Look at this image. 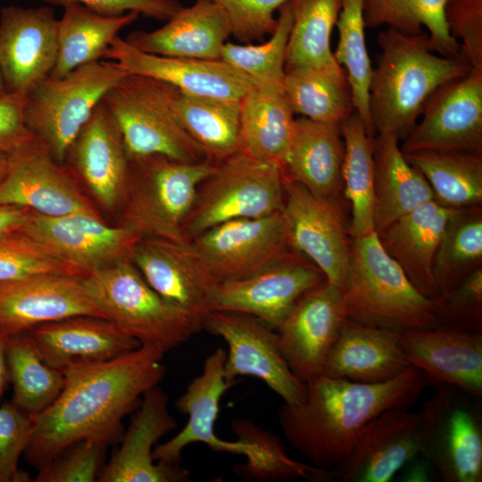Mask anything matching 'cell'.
Segmentation results:
<instances>
[{"label": "cell", "mask_w": 482, "mask_h": 482, "mask_svg": "<svg viewBox=\"0 0 482 482\" xmlns=\"http://www.w3.org/2000/svg\"><path fill=\"white\" fill-rule=\"evenodd\" d=\"M478 399L441 385L420 411V454L444 482L482 481V411Z\"/></svg>", "instance_id": "cell-11"}, {"label": "cell", "mask_w": 482, "mask_h": 482, "mask_svg": "<svg viewBox=\"0 0 482 482\" xmlns=\"http://www.w3.org/2000/svg\"><path fill=\"white\" fill-rule=\"evenodd\" d=\"M325 280L314 264L290 250L247 277L218 283L210 311L249 314L276 330L299 298Z\"/></svg>", "instance_id": "cell-14"}, {"label": "cell", "mask_w": 482, "mask_h": 482, "mask_svg": "<svg viewBox=\"0 0 482 482\" xmlns=\"http://www.w3.org/2000/svg\"><path fill=\"white\" fill-rule=\"evenodd\" d=\"M31 210L17 206H0V237L19 231Z\"/></svg>", "instance_id": "cell-54"}, {"label": "cell", "mask_w": 482, "mask_h": 482, "mask_svg": "<svg viewBox=\"0 0 482 482\" xmlns=\"http://www.w3.org/2000/svg\"><path fill=\"white\" fill-rule=\"evenodd\" d=\"M398 342L411 366L430 383L448 385L482 395V333L445 329L397 330Z\"/></svg>", "instance_id": "cell-27"}, {"label": "cell", "mask_w": 482, "mask_h": 482, "mask_svg": "<svg viewBox=\"0 0 482 482\" xmlns=\"http://www.w3.org/2000/svg\"><path fill=\"white\" fill-rule=\"evenodd\" d=\"M65 164L33 135L7 154L0 179V206L29 208L46 216L84 213L102 217Z\"/></svg>", "instance_id": "cell-13"}, {"label": "cell", "mask_w": 482, "mask_h": 482, "mask_svg": "<svg viewBox=\"0 0 482 482\" xmlns=\"http://www.w3.org/2000/svg\"><path fill=\"white\" fill-rule=\"evenodd\" d=\"M225 359L226 351L222 348L212 353L204 362L202 373L176 401L177 410L188 417L187 422L178 434L154 447V460L178 464L187 445L203 443L216 452L245 456L247 461L234 470L242 478L255 481L303 478L307 464L291 459L280 439L263 428L253 434L255 443L239 439L230 442L217 436L214 425L220 398L233 386L224 377Z\"/></svg>", "instance_id": "cell-4"}, {"label": "cell", "mask_w": 482, "mask_h": 482, "mask_svg": "<svg viewBox=\"0 0 482 482\" xmlns=\"http://www.w3.org/2000/svg\"><path fill=\"white\" fill-rule=\"evenodd\" d=\"M345 320L342 291L325 280L303 294L278 327L282 353L300 380L322 374Z\"/></svg>", "instance_id": "cell-21"}, {"label": "cell", "mask_w": 482, "mask_h": 482, "mask_svg": "<svg viewBox=\"0 0 482 482\" xmlns=\"http://www.w3.org/2000/svg\"><path fill=\"white\" fill-rule=\"evenodd\" d=\"M422 120L401 150L482 153V70L471 71L439 87L428 99Z\"/></svg>", "instance_id": "cell-16"}, {"label": "cell", "mask_w": 482, "mask_h": 482, "mask_svg": "<svg viewBox=\"0 0 482 482\" xmlns=\"http://www.w3.org/2000/svg\"><path fill=\"white\" fill-rule=\"evenodd\" d=\"M281 215L289 247L308 258L328 284L342 291L350 245L337 202L322 199L284 176Z\"/></svg>", "instance_id": "cell-15"}, {"label": "cell", "mask_w": 482, "mask_h": 482, "mask_svg": "<svg viewBox=\"0 0 482 482\" xmlns=\"http://www.w3.org/2000/svg\"><path fill=\"white\" fill-rule=\"evenodd\" d=\"M446 0H363L366 28L381 26L407 34H420L424 28L435 52L463 58L459 42L451 35L445 20Z\"/></svg>", "instance_id": "cell-41"}, {"label": "cell", "mask_w": 482, "mask_h": 482, "mask_svg": "<svg viewBox=\"0 0 482 482\" xmlns=\"http://www.w3.org/2000/svg\"><path fill=\"white\" fill-rule=\"evenodd\" d=\"M277 26L270 38L259 45L227 41L220 60L254 79L259 85L283 87L287 45L294 20V2L278 10Z\"/></svg>", "instance_id": "cell-45"}, {"label": "cell", "mask_w": 482, "mask_h": 482, "mask_svg": "<svg viewBox=\"0 0 482 482\" xmlns=\"http://www.w3.org/2000/svg\"><path fill=\"white\" fill-rule=\"evenodd\" d=\"M294 20L285 60V71L342 67L331 49L341 0H293Z\"/></svg>", "instance_id": "cell-40"}, {"label": "cell", "mask_w": 482, "mask_h": 482, "mask_svg": "<svg viewBox=\"0 0 482 482\" xmlns=\"http://www.w3.org/2000/svg\"><path fill=\"white\" fill-rule=\"evenodd\" d=\"M260 428H257L254 429V430L253 431V433H252V436H252V440H253V442H254V440H253V434H254L258 429H260ZM307 466H308V470H307L306 475H305L303 478H306L307 475H308V473H309L310 466H309L308 464H307Z\"/></svg>", "instance_id": "cell-59"}, {"label": "cell", "mask_w": 482, "mask_h": 482, "mask_svg": "<svg viewBox=\"0 0 482 482\" xmlns=\"http://www.w3.org/2000/svg\"><path fill=\"white\" fill-rule=\"evenodd\" d=\"M411 367L399 345L397 330L345 320L322 375L374 384L394 379Z\"/></svg>", "instance_id": "cell-30"}, {"label": "cell", "mask_w": 482, "mask_h": 482, "mask_svg": "<svg viewBox=\"0 0 482 482\" xmlns=\"http://www.w3.org/2000/svg\"><path fill=\"white\" fill-rule=\"evenodd\" d=\"M26 333L43 360L62 372L110 361L140 345L114 321L95 316L70 317Z\"/></svg>", "instance_id": "cell-28"}, {"label": "cell", "mask_w": 482, "mask_h": 482, "mask_svg": "<svg viewBox=\"0 0 482 482\" xmlns=\"http://www.w3.org/2000/svg\"><path fill=\"white\" fill-rule=\"evenodd\" d=\"M203 328L222 337L228 345L224 377L234 385L242 376L263 381L287 404H297L306 395V384L291 370L278 343L277 331L245 313L211 311Z\"/></svg>", "instance_id": "cell-12"}, {"label": "cell", "mask_w": 482, "mask_h": 482, "mask_svg": "<svg viewBox=\"0 0 482 482\" xmlns=\"http://www.w3.org/2000/svg\"><path fill=\"white\" fill-rule=\"evenodd\" d=\"M24 98L10 93L0 98V152L6 154L32 137L23 119Z\"/></svg>", "instance_id": "cell-53"}, {"label": "cell", "mask_w": 482, "mask_h": 482, "mask_svg": "<svg viewBox=\"0 0 482 482\" xmlns=\"http://www.w3.org/2000/svg\"><path fill=\"white\" fill-rule=\"evenodd\" d=\"M283 89L294 114L341 123L355 112L352 87L343 67L285 71Z\"/></svg>", "instance_id": "cell-37"}, {"label": "cell", "mask_w": 482, "mask_h": 482, "mask_svg": "<svg viewBox=\"0 0 482 482\" xmlns=\"http://www.w3.org/2000/svg\"><path fill=\"white\" fill-rule=\"evenodd\" d=\"M8 92L6 90V87H5V85H4L1 71H0V98L4 96Z\"/></svg>", "instance_id": "cell-58"}, {"label": "cell", "mask_w": 482, "mask_h": 482, "mask_svg": "<svg viewBox=\"0 0 482 482\" xmlns=\"http://www.w3.org/2000/svg\"><path fill=\"white\" fill-rule=\"evenodd\" d=\"M420 457V460H415L411 464L407 463L408 467L403 472V481L427 482L432 480L435 470L428 460L421 455Z\"/></svg>", "instance_id": "cell-55"}, {"label": "cell", "mask_w": 482, "mask_h": 482, "mask_svg": "<svg viewBox=\"0 0 482 482\" xmlns=\"http://www.w3.org/2000/svg\"><path fill=\"white\" fill-rule=\"evenodd\" d=\"M295 120L283 87L256 85L241 100L239 150L282 170Z\"/></svg>", "instance_id": "cell-34"}, {"label": "cell", "mask_w": 482, "mask_h": 482, "mask_svg": "<svg viewBox=\"0 0 482 482\" xmlns=\"http://www.w3.org/2000/svg\"><path fill=\"white\" fill-rule=\"evenodd\" d=\"M33 415L15 404L0 405V482L30 481L29 474L18 467L29 445Z\"/></svg>", "instance_id": "cell-49"}, {"label": "cell", "mask_w": 482, "mask_h": 482, "mask_svg": "<svg viewBox=\"0 0 482 482\" xmlns=\"http://www.w3.org/2000/svg\"><path fill=\"white\" fill-rule=\"evenodd\" d=\"M7 167V154L0 152V179L4 177Z\"/></svg>", "instance_id": "cell-57"}, {"label": "cell", "mask_w": 482, "mask_h": 482, "mask_svg": "<svg viewBox=\"0 0 482 482\" xmlns=\"http://www.w3.org/2000/svg\"><path fill=\"white\" fill-rule=\"evenodd\" d=\"M457 209L427 202L377 233L381 244L413 286L435 299L434 258L449 218Z\"/></svg>", "instance_id": "cell-32"}, {"label": "cell", "mask_w": 482, "mask_h": 482, "mask_svg": "<svg viewBox=\"0 0 482 482\" xmlns=\"http://www.w3.org/2000/svg\"><path fill=\"white\" fill-rule=\"evenodd\" d=\"M444 14L462 57L472 69L482 70V0H446Z\"/></svg>", "instance_id": "cell-51"}, {"label": "cell", "mask_w": 482, "mask_h": 482, "mask_svg": "<svg viewBox=\"0 0 482 482\" xmlns=\"http://www.w3.org/2000/svg\"><path fill=\"white\" fill-rule=\"evenodd\" d=\"M74 316L108 319L83 277L42 273L0 281V336L26 333Z\"/></svg>", "instance_id": "cell-17"}, {"label": "cell", "mask_w": 482, "mask_h": 482, "mask_svg": "<svg viewBox=\"0 0 482 482\" xmlns=\"http://www.w3.org/2000/svg\"><path fill=\"white\" fill-rule=\"evenodd\" d=\"M379 53L369 87V112L377 134L404 139L429 96L442 85L471 71L464 58L434 51L427 32L386 28L377 35Z\"/></svg>", "instance_id": "cell-3"}, {"label": "cell", "mask_w": 482, "mask_h": 482, "mask_svg": "<svg viewBox=\"0 0 482 482\" xmlns=\"http://www.w3.org/2000/svg\"><path fill=\"white\" fill-rule=\"evenodd\" d=\"M127 74L116 62L102 59L62 77L48 76L24 98L28 130L64 164L71 145L96 107Z\"/></svg>", "instance_id": "cell-8"}, {"label": "cell", "mask_w": 482, "mask_h": 482, "mask_svg": "<svg viewBox=\"0 0 482 482\" xmlns=\"http://www.w3.org/2000/svg\"><path fill=\"white\" fill-rule=\"evenodd\" d=\"M7 358L12 403L32 415L50 406L64 387V374L43 360L27 333L8 338Z\"/></svg>", "instance_id": "cell-42"}, {"label": "cell", "mask_w": 482, "mask_h": 482, "mask_svg": "<svg viewBox=\"0 0 482 482\" xmlns=\"http://www.w3.org/2000/svg\"><path fill=\"white\" fill-rule=\"evenodd\" d=\"M107 446L80 440L67 446L38 470L36 482H94L104 467Z\"/></svg>", "instance_id": "cell-48"}, {"label": "cell", "mask_w": 482, "mask_h": 482, "mask_svg": "<svg viewBox=\"0 0 482 482\" xmlns=\"http://www.w3.org/2000/svg\"><path fill=\"white\" fill-rule=\"evenodd\" d=\"M340 129L345 145L342 179L352 211L349 231L355 238L375 231L374 136L356 112L340 123Z\"/></svg>", "instance_id": "cell-39"}, {"label": "cell", "mask_w": 482, "mask_h": 482, "mask_svg": "<svg viewBox=\"0 0 482 482\" xmlns=\"http://www.w3.org/2000/svg\"><path fill=\"white\" fill-rule=\"evenodd\" d=\"M164 353L139 345L107 362L63 370L65 385L59 396L33 415L24 452L29 463L39 470L80 440L105 446L120 443L125 416L139 405L145 391L162 379Z\"/></svg>", "instance_id": "cell-1"}, {"label": "cell", "mask_w": 482, "mask_h": 482, "mask_svg": "<svg viewBox=\"0 0 482 482\" xmlns=\"http://www.w3.org/2000/svg\"><path fill=\"white\" fill-rule=\"evenodd\" d=\"M306 395L297 404L283 403L281 430L299 453L317 468L332 471L359 431L391 409H408L431 384L411 366L399 377L366 384L320 375L306 382Z\"/></svg>", "instance_id": "cell-2"}, {"label": "cell", "mask_w": 482, "mask_h": 482, "mask_svg": "<svg viewBox=\"0 0 482 482\" xmlns=\"http://www.w3.org/2000/svg\"><path fill=\"white\" fill-rule=\"evenodd\" d=\"M168 93L174 113L208 160L218 162L239 150L241 101L192 95L169 84Z\"/></svg>", "instance_id": "cell-35"}, {"label": "cell", "mask_w": 482, "mask_h": 482, "mask_svg": "<svg viewBox=\"0 0 482 482\" xmlns=\"http://www.w3.org/2000/svg\"><path fill=\"white\" fill-rule=\"evenodd\" d=\"M471 208L455 210L441 237L432 268L437 297L480 266L482 217Z\"/></svg>", "instance_id": "cell-43"}, {"label": "cell", "mask_w": 482, "mask_h": 482, "mask_svg": "<svg viewBox=\"0 0 482 482\" xmlns=\"http://www.w3.org/2000/svg\"><path fill=\"white\" fill-rule=\"evenodd\" d=\"M436 328L482 332V269L470 271L449 292L434 299Z\"/></svg>", "instance_id": "cell-47"}, {"label": "cell", "mask_w": 482, "mask_h": 482, "mask_svg": "<svg viewBox=\"0 0 482 482\" xmlns=\"http://www.w3.org/2000/svg\"><path fill=\"white\" fill-rule=\"evenodd\" d=\"M398 143L390 134H377L373 140L374 230L377 233L434 200L428 181L407 162Z\"/></svg>", "instance_id": "cell-33"}, {"label": "cell", "mask_w": 482, "mask_h": 482, "mask_svg": "<svg viewBox=\"0 0 482 482\" xmlns=\"http://www.w3.org/2000/svg\"><path fill=\"white\" fill-rule=\"evenodd\" d=\"M169 398L158 386L142 396L119 449L102 468L100 482H184L190 480L187 470L179 464L157 462L153 458L156 443L177 427L168 410Z\"/></svg>", "instance_id": "cell-25"}, {"label": "cell", "mask_w": 482, "mask_h": 482, "mask_svg": "<svg viewBox=\"0 0 482 482\" xmlns=\"http://www.w3.org/2000/svg\"><path fill=\"white\" fill-rule=\"evenodd\" d=\"M226 13L231 35L251 44L271 35L278 20L274 12L290 0H212Z\"/></svg>", "instance_id": "cell-50"}, {"label": "cell", "mask_w": 482, "mask_h": 482, "mask_svg": "<svg viewBox=\"0 0 482 482\" xmlns=\"http://www.w3.org/2000/svg\"><path fill=\"white\" fill-rule=\"evenodd\" d=\"M230 35L224 11L212 0H195L191 6H182L161 28L133 31L125 39L148 54L220 60Z\"/></svg>", "instance_id": "cell-29"}, {"label": "cell", "mask_w": 482, "mask_h": 482, "mask_svg": "<svg viewBox=\"0 0 482 482\" xmlns=\"http://www.w3.org/2000/svg\"><path fill=\"white\" fill-rule=\"evenodd\" d=\"M345 145L340 123L295 118L283 175L313 195L335 201L342 187Z\"/></svg>", "instance_id": "cell-31"}, {"label": "cell", "mask_w": 482, "mask_h": 482, "mask_svg": "<svg viewBox=\"0 0 482 482\" xmlns=\"http://www.w3.org/2000/svg\"><path fill=\"white\" fill-rule=\"evenodd\" d=\"M51 5L63 6L70 3L82 4L88 9L108 16L136 12L158 21H168L182 4L179 0H41Z\"/></svg>", "instance_id": "cell-52"}, {"label": "cell", "mask_w": 482, "mask_h": 482, "mask_svg": "<svg viewBox=\"0 0 482 482\" xmlns=\"http://www.w3.org/2000/svg\"><path fill=\"white\" fill-rule=\"evenodd\" d=\"M7 342V337L0 336V398L3 396L10 384Z\"/></svg>", "instance_id": "cell-56"}, {"label": "cell", "mask_w": 482, "mask_h": 482, "mask_svg": "<svg viewBox=\"0 0 482 482\" xmlns=\"http://www.w3.org/2000/svg\"><path fill=\"white\" fill-rule=\"evenodd\" d=\"M131 261L148 285L162 298L200 320L210 311L217 281L190 241L142 237Z\"/></svg>", "instance_id": "cell-26"}, {"label": "cell", "mask_w": 482, "mask_h": 482, "mask_svg": "<svg viewBox=\"0 0 482 482\" xmlns=\"http://www.w3.org/2000/svg\"><path fill=\"white\" fill-rule=\"evenodd\" d=\"M103 59L116 62L128 74L167 83L196 96L241 101L258 83L222 60L170 57L143 52L118 36Z\"/></svg>", "instance_id": "cell-24"}, {"label": "cell", "mask_w": 482, "mask_h": 482, "mask_svg": "<svg viewBox=\"0 0 482 482\" xmlns=\"http://www.w3.org/2000/svg\"><path fill=\"white\" fill-rule=\"evenodd\" d=\"M83 280L107 318L140 345L166 353L203 328L202 320L156 293L131 260L91 270Z\"/></svg>", "instance_id": "cell-7"}, {"label": "cell", "mask_w": 482, "mask_h": 482, "mask_svg": "<svg viewBox=\"0 0 482 482\" xmlns=\"http://www.w3.org/2000/svg\"><path fill=\"white\" fill-rule=\"evenodd\" d=\"M342 295L345 320L355 323L393 330L437 327L434 299L413 286L376 231L353 238Z\"/></svg>", "instance_id": "cell-5"}, {"label": "cell", "mask_w": 482, "mask_h": 482, "mask_svg": "<svg viewBox=\"0 0 482 482\" xmlns=\"http://www.w3.org/2000/svg\"><path fill=\"white\" fill-rule=\"evenodd\" d=\"M58 19L49 6L0 11V71L10 94L25 97L50 76L58 53Z\"/></svg>", "instance_id": "cell-20"}, {"label": "cell", "mask_w": 482, "mask_h": 482, "mask_svg": "<svg viewBox=\"0 0 482 482\" xmlns=\"http://www.w3.org/2000/svg\"><path fill=\"white\" fill-rule=\"evenodd\" d=\"M190 244L217 283L247 277L292 250L281 212L220 223Z\"/></svg>", "instance_id": "cell-18"}, {"label": "cell", "mask_w": 482, "mask_h": 482, "mask_svg": "<svg viewBox=\"0 0 482 482\" xmlns=\"http://www.w3.org/2000/svg\"><path fill=\"white\" fill-rule=\"evenodd\" d=\"M420 414L391 409L370 420L331 471L341 482H387L420 452Z\"/></svg>", "instance_id": "cell-22"}, {"label": "cell", "mask_w": 482, "mask_h": 482, "mask_svg": "<svg viewBox=\"0 0 482 482\" xmlns=\"http://www.w3.org/2000/svg\"><path fill=\"white\" fill-rule=\"evenodd\" d=\"M403 154L426 179L439 204L465 209L481 203L482 153L422 151Z\"/></svg>", "instance_id": "cell-38"}, {"label": "cell", "mask_w": 482, "mask_h": 482, "mask_svg": "<svg viewBox=\"0 0 482 482\" xmlns=\"http://www.w3.org/2000/svg\"><path fill=\"white\" fill-rule=\"evenodd\" d=\"M19 231L87 273L131 260L142 239L127 227L109 226L102 217L84 213L46 216L31 211Z\"/></svg>", "instance_id": "cell-19"}, {"label": "cell", "mask_w": 482, "mask_h": 482, "mask_svg": "<svg viewBox=\"0 0 482 482\" xmlns=\"http://www.w3.org/2000/svg\"><path fill=\"white\" fill-rule=\"evenodd\" d=\"M102 104L130 159L160 154L184 162L208 160L174 113L167 83L127 74L105 94Z\"/></svg>", "instance_id": "cell-9"}, {"label": "cell", "mask_w": 482, "mask_h": 482, "mask_svg": "<svg viewBox=\"0 0 482 482\" xmlns=\"http://www.w3.org/2000/svg\"><path fill=\"white\" fill-rule=\"evenodd\" d=\"M216 162H184L154 154L130 159V172L119 225L142 237L188 242L184 227L198 187Z\"/></svg>", "instance_id": "cell-6"}, {"label": "cell", "mask_w": 482, "mask_h": 482, "mask_svg": "<svg viewBox=\"0 0 482 482\" xmlns=\"http://www.w3.org/2000/svg\"><path fill=\"white\" fill-rule=\"evenodd\" d=\"M338 42L334 56L347 74L355 112L362 117L368 132L375 130L369 112V87L372 74L371 61L365 39L363 0H341L336 24Z\"/></svg>", "instance_id": "cell-44"}, {"label": "cell", "mask_w": 482, "mask_h": 482, "mask_svg": "<svg viewBox=\"0 0 482 482\" xmlns=\"http://www.w3.org/2000/svg\"><path fill=\"white\" fill-rule=\"evenodd\" d=\"M283 204L281 168L238 150L216 162L214 170L198 187L185 236L190 241L228 220L279 212Z\"/></svg>", "instance_id": "cell-10"}, {"label": "cell", "mask_w": 482, "mask_h": 482, "mask_svg": "<svg viewBox=\"0 0 482 482\" xmlns=\"http://www.w3.org/2000/svg\"><path fill=\"white\" fill-rule=\"evenodd\" d=\"M62 7V16L58 19V53L52 77H62L81 65L102 60L120 31L139 15L136 12L103 15L77 3Z\"/></svg>", "instance_id": "cell-36"}, {"label": "cell", "mask_w": 482, "mask_h": 482, "mask_svg": "<svg viewBox=\"0 0 482 482\" xmlns=\"http://www.w3.org/2000/svg\"><path fill=\"white\" fill-rule=\"evenodd\" d=\"M64 164L101 207L112 213L120 212L129 185L130 158L102 101L71 145Z\"/></svg>", "instance_id": "cell-23"}, {"label": "cell", "mask_w": 482, "mask_h": 482, "mask_svg": "<svg viewBox=\"0 0 482 482\" xmlns=\"http://www.w3.org/2000/svg\"><path fill=\"white\" fill-rule=\"evenodd\" d=\"M42 273L79 277L87 274L21 231L0 237V281Z\"/></svg>", "instance_id": "cell-46"}]
</instances>
